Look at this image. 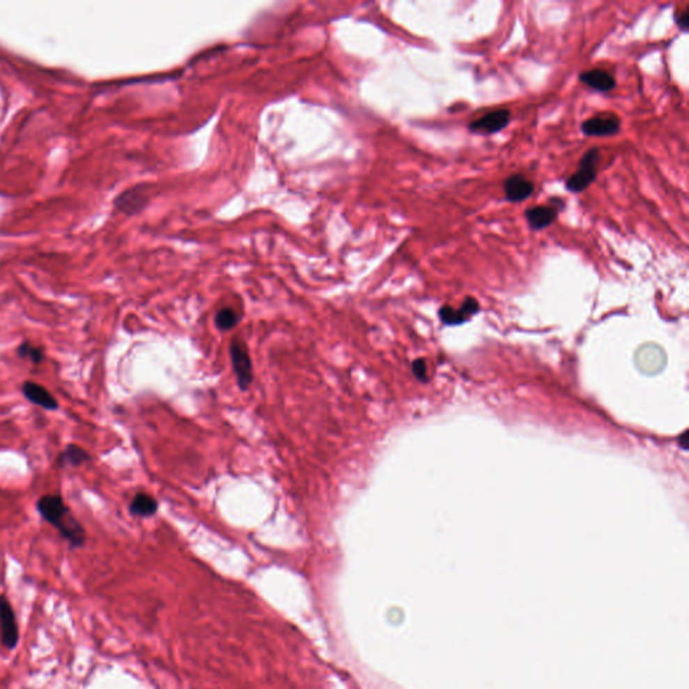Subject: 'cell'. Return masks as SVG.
<instances>
[{
  "label": "cell",
  "instance_id": "6da1fadb",
  "mask_svg": "<svg viewBox=\"0 0 689 689\" xmlns=\"http://www.w3.org/2000/svg\"><path fill=\"white\" fill-rule=\"evenodd\" d=\"M37 509L42 518L52 524L72 548L84 547L86 540L85 529L72 515L62 497L57 494L43 496L37 502Z\"/></svg>",
  "mask_w": 689,
  "mask_h": 689
},
{
  "label": "cell",
  "instance_id": "7a4b0ae2",
  "mask_svg": "<svg viewBox=\"0 0 689 689\" xmlns=\"http://www.w3.org/2000/svg\"><path fill=\"white\" fill-rule=\"evenodd\" d=\"M599 160H600V153L598 149H591L584 153V156L579 163L577 170L566 182L567 190L571 192H582L587 190L596 179Z\"/></svg>",
  "mask_w": 689,
  "mask_h": 689
},
{
  "label": "cell",
  "instance_id": "3957f363",
  "mask_svg": "<svg viewBox=\"0 0 689 689\" xmlns=\"http://www.w3.org/2000/svg\"><path fill=\"white\" fill-rule=\"evenodd\" d=\"M0 644L7 651H15L20 644V625L15 610L6 595H0Z\"/></svg>",
  "mask_w": 689,
  "mask_h": 689
},
{
  "label": "cell",
  "instance_id": "277c9868",
  "mask_svg": "<svg viewBox=\"0 0 689 689\" xmlns=\"http://www.w3.org/2000/svg\"><path fill=\"white\" fill-rule=\"evenodd\" d=\"M230 357H232L233 370L236 373L240 388L247 389L252 383L253 376H252V363L245 344L238 340H234L230 344Z\"/></svg>",
  "mask_w": 689,
  "mask_h": 689
},
{
  "label": "cell",
  "instance_id": "5b68a950",
  "mask_svg": "<svg viewBox=\"0 0 689 689\" xmlns=\"http://www.w3.org/2000/svg\"><path fill=\"white\" fill-rule=\"evenodd\" d=\"M510 121V112L508 109H498L489 112L478 120L469 124V130L474 134L492 135L503 130Z\"/></svg>",
  "mask_w": 689,
  "mask_h": 689
},
{
  "label": "cell",
  "instance_id": "8992f818",
  "mask_svg": "<svg viewBox=\"0 0 689 689\" xmlns=\"http://www.w3.org/2000/svg\"><path fill=\"white\" fill-rule=\"evenodd\" d=\"M561 204L563 201L556 198V204L535 206L525 211V218L529 224V228L533 230H543L551 227L557 218L559 211L563 208Z\"/></svg>",
  "mask_w": 689,
  "mask_h": 689
},
{
  "label": "cell",
  "instance_id": "52a82bcc",
  "mask_svg": "<svg viewBox=\"0 0 689 689\" xmlns=\"http://www.w3.org/2000/svg\"><path fill=\"white\" fill-rule=\"evenodd\" d=\"M621 130V121L615 116H595L582 124V132L586 136H612Z\"/></svg>",
  "mask_w": 689,
  "mask_h": 689
},
{
  "label": "cell",
  "instance_id": "ba28073f",
  "mask_svg": "<svg viewBox=\"0 0 689 689\" xmlns=\"http://www.w3.org/2000/svg\"><path fill=\"white\" fill-rule=\"evenodd\" d=\"M503 190H505V197L509 202L518 204L525 201L533 194L535 186L522 174H515L505 181Z\"/></svg>",
  "mask_w": 689,
  "mask_h": 689
},
{
  "label": "cell",
  "instance_id": "9c48e42d",
  "mask_svg": "<svg viewBox=\"0 0 689 689\" xmlns=\"http://www.w3.org/2000/svg\"><path fill=\"white\" fill-rule=\"evenodd\" d=\"M22 392L29 402L39 405L45 409L54 411L58 408V402L56 400V397L45 386H42L39 384L26 381L22 386Z\"/></svg>",
  "mask_w": 689,
  "mask_h": 689
},
{
  "label": "cell",
  "instance_id": "30bf717a",
  "mask_svg": "<svg viewBox=\"0 0 689 689\" xmlns=\"http://www.w3.org/2000/svg\"><path fill=\"white\" fill-rule=\"evenodd\" d=\"M579 78L583 84H586L587 86L593 88V91H598V92H610L616 85L614 77L602 69H593V70L583 72Z\"/></svg>",
  "mask_w": 689,
  "mask_h": 689
},
{
  "label": "cell",
  "instance_id": "8fae6325",
  "mask_svg": "<svg viewBox=\"0 0 689 689\" xmlns=\"http://www.w3.org/2000/svg\"><path fill=\"white\" fill-rule=\"evenodd\" d=\"M479 305L476 299L467 298L460 310H453L451 307H443L441 310V318L443 322L448 325H457L467 319L470 315L478 311Z\"/></svg>",
  "mask_w": 689,
  "mask_h": 689
},
{
  "label": "cell",
  "instance_id": "7c38bea8",
  "mask_svg": "<svg viewBox=\"0 0 689 689\" xmlns=\"http://www.w3.org/2000/svg\"><path fill=\"white\" fill-rule=\"evenodd\" d=\"M158 510V502L155 498L146 494V493H139L135 496L131 505H130V512L137 517L153 516Z\"/></svg>",
  "mask_w": 689,
  "mask_h": 689
},
{
  "label": "cell",
  "instance_id": "4fadbf2b",
  "mask_svg": "<svg viewBox=\"0 0 689 689\" xmlns=\"http://www.w3.org/2000/svg\"><path fill=\"white\" fill-rule=\"evenodd\" d=\"M88 460H89V454L75 444L68 446L66 450L59 457V462L62 464H72V466H80Z\"/></svg>",
  "mask_w": 689,
  "mask_h": 689
},
{
  "label": "cell",
  "instance_id": "5bb4252c",
  "mask_svg": "<svg viewBox=\"0 0 689 689\" xmlns=\"http://www.w3.org/2000/svg\"><path fill=\"white\" fill-rule=\"evenodd\" d=\"M18 356L23 360H29L33 364H40L45 358V351L42 347H38L31 342H23L17 350Z\"/></svg>",
  "mask_w": 689,
  "mask_h": 689
},
{
  "label": "cell",
  "instance_id": "9a60e30c",
  "mask_svg": "<svg viewBox=\"0 0 689 689\" xmlns=\"http://www.w3.org/2000/svg\"><path fill=\"white\" fill-rule=\"evenodd\" d=\"M238 315L232 308H222L215 315V325L220 330H230L238 324Z\"/></svg>",
  "mask_w": 689,
  "mask_h": 689
},
{
  "label": "cell",
  "instance_id": "2e32d148",
  "mask_svg": "<svg viewBox=\"0 0 689 689\" xmlns=\"http://www.w3.org/2000/svg\"><path fill=\"white\" fill-rule=\"evenodd\" d=\"M674 20H676V23H677V26H679V27H680V29H681L683 31H687V30H688V24H689L688 8H686V10H683V11H680V13L677 11V13L674 14Z\"/></svg>",
  "mask_w": 689,
  "mask_h": 689
},
{
  "label": "cell",
  "instance_id": "e0dca14e",
  "mask_svg": "<svg viewBox=\"0 0 689 689\" xmlns=\"http://www.w3.org/2000/svg\"><path fill=\"white\" fill-rule=\"evenodd\" d=\"M414 373L415 376L419 379V380H424L425 379V374H427V365L423 361V360H418L416 363H414Z\"/></svg>",
  "mask_w": 689,
  "mask_h": 689
},
{
  "label": "cell",
  "instance_id": "ac0fdd59",
  "mask_svg": "<svg viewBox=\"0 0 689 689\" xmlns=\"http://www.w3.org/2000/svg\"><path fill=\"white\" fill-rule=\"evenodd\" d=\"M687 434L683 435V448H687Z\"/></svg>",
  "mask_w": 689,
  "mask_h": 689
}]
</instances>
